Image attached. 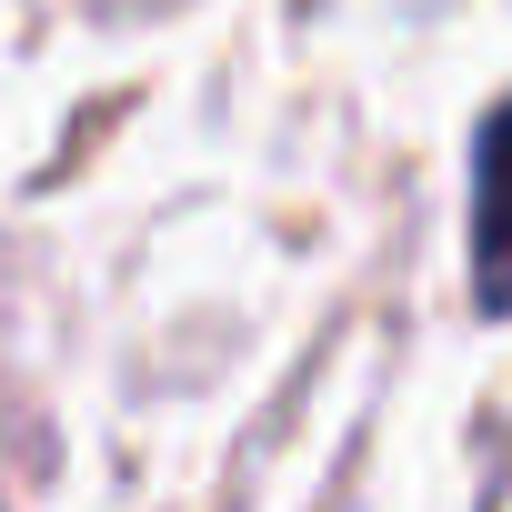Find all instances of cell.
Instances as JSON below:
<instances>
[{
	"instance_id": "obj_1",
	"label": "cell",
	"mask_w": 512,
	"mask_h": 512,
	"mask_svg": "<svg viewBox=\"0 0 512 512\" xmlns=\"http://www.w3.org/2000/svg\"><path fill=\"white\" fill-rule=\"evenodd\" d=\"M472 292L482 312H512V101H492L472 141Z\"/></svg>"
}]
</instances>
